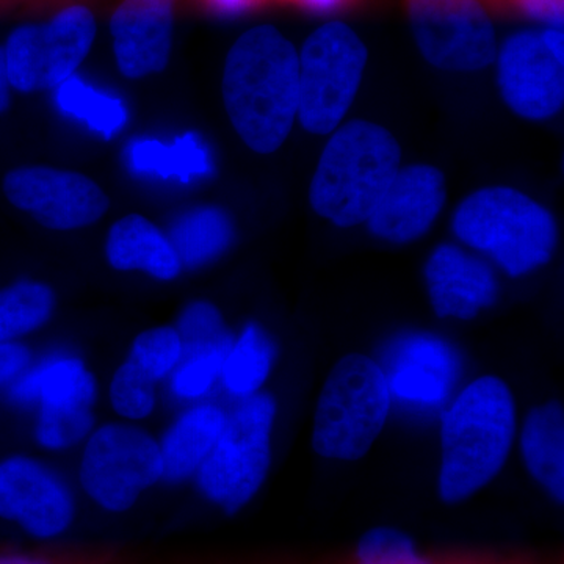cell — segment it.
<instances>
[{"mask_svg": "<svg viewBox=\"0 0 564 564\" xmlns=\"http://www.w3.org/2000/svg\"><path fill=\"white\" fill-rule=\"evenodd\" d=\"M226 115L239 139L273 154L299 118V51L274 25L242 33L226 55L221 77Z\"/></svg>", "mask_w": 564, "mask_h": 564, "instance_id": "1", "label": "cell"}, {"mask_svg": "<svg viewBox=\"0 0 564 564\" xmlns=\"http://www.w3.org/2000/svg\"><path fill=\"white\" fill-rule=\"evenodd\" d=\"M402 166V148L378 122L350 120L329 133L313 181L310 203L337 226L366 225Z\"/></svg>", "mask_w": 564, "mask_h": 564, "instance_id": "2", "label": "cell"}, {"mask_svg": "<svg viewBox=\"0 0 564 564\" xmlns=\"http://www.w3.org/2000/svg\"><path fill=\"white\" fill-rule=\"evenodd\" d=\"M516 433L513 393L500 378L481 377L459 392L441 425L440 492L462 502L502 470Z\"/></svg>", "mask_w": 564, "mask_h": 564, "instance_id": "3", "label": "cell"}, {"mask_svg": "<svg viewBox=\"0 0 564 564\" xmlns=\"http://www.w3.org/2000/svg\"><path fill=\"white\" fill-rule=\"evenodd\" d=\"M452 231L463 247L485 256L511 278L547 265L558 245V223L552 212L508 185L467 195L456 206Z\"/></svg>", "mask_w": 564, "mask_h": 564, "instance_id": "4", "label": "cell"}, {"mask_svg": "<svg viewBox=\"0 0 564 564\" xmlns=\"http://www.w3.org/2000/svg\"><path fill=\"white\" fill-rule=\"evenodd\" d=\"M392 397L380 364L347 355L333 367L315 410L313 445L323 458L356 462L383 432Z\"/></svg>", "mask_w": 564, "mask_h": 564, "instance_id": "5", "label": "cell"}, {"mask_svg": "<svg viewBox=\"0 0 564 564\" xmlns=\"http://www.w3.org/2000/svg\"><path fill=\"white\" fill-rule=\"evenodd\" d=\"M369 50L350 25L329 21L315 29L299 52V118L304 131L329 135L350 111Z\"/></svg>", "mask_w": 564, "mask_h": 564, "instance_id": "6", "label": "cell"}, {"mask_svg": "<svg viewBox=\"0 0 564 564\" xmlns=\"http://www.w3.org/2000/svg\"><path fill=\"white\" fill-rule=\"evenodd\" d=\"M274 419L276 402L262 392L228 414L217 444L195 475L204 499L236 513L259 492L272 464Z\"/></svg>", "mask_w": 564, "mask_h": 564, "instance_id": "7", "label": "cell"}, {"mask_svg": "<svg viewBox=\"0 0 564 564\" xmlns=\"http://www.w3.org/2000/svg\"><path fill=\"white\" fill-rule=\"evenodd\" d=\"M159 440L131 423H107L87 437L79 464L82 489L107 513L131 510L163 481Z\"/></svg>", "mask_w": 564, "mask_h": 564, "instance_id": "8", "label": "cell"}, {"mask_svg": "<svg viewBox=\"0 0 564 564\" xmlns=\"http://www.w3.org/2000/svg\"><path fill=\"white\" fill-rule=\"evenodd\" d=\"M96 39L88 7H65L43 24L14 29L2 46L11 90L21 95L52 91L77 74Z\"/></svg>", "mask_w": 564, "mask_h": 564, "instance_id": "9", "label": "cell"}, {"mask_svg": "<svg viewBox=\"0 0 564 564\" xmlns=\"http://www.w3.org/2000/svg\"><path fill=\"white\" fill-rule=\"evenodd\" d=\"M415 46L447 73H477L494 65L496 29L481 0H406Z\"/></svg>", "mask_w": 564, "mask_h": 564, "instance_id": "10", "label": "cell"}, {"mask_svg": "<svg viewBox=\"0 0 564 564\" xmlns=\"http://www.w3.org/2000/svg\"><path fill=\"white\" fill-rule=\"evenodd\" d=\"M2 192L14 209L50 231L70 232L96 225L110 198L87 174L47 165H21L3 176Z\"/></svg>", "mask_w": 564, "mask_h": 564, "instance_id": "11", "label": "cell"}, {"mask_svg": "<svg viewBox=\"0 0 564 564\" xmlns=\"http://www.w3.org/2000/svg\"><path fill=\"white\" fill-rule=\"evenodd\" d=\"M496 80L508 109L527 121H547L564 106V57L543 31L516 32L497 50Z\"/></svg>", "mask_w": 564, "mask_h": 564, "instance_id": "12", "label": "cell"}, {"mask_svg": "<svg viewBox=\"0 0 564 564\" xmlns=\"http://www.w3.org/2000/svg\"><path fill=\"white\" fill-rule=\"evenodd\" d=\"M77 507L69 485L50 464L14 454L0 459V519L39 540L61 536Z\"/></svg>", "mask_w": 564, "mask_h": 564, "instance_id": "13", "label": "cell"}, {"mask_svg": "<svg viewBox=\"0 0 564 564\" xmlns=\"http://www.w3.org/2000/svg\"><path fill=\"white\" fill-rule=\"evenodd\" d=\"M386 383L392 400L415 411H430L447 402L459 380L458 352L441 337L408 333L386 347Z\"/></svg>", "mask_w": 564, "mask_h": 564, "instance_id": "14", "label": "cell"}, {"mask_svg": "<svg viewBox=\"0 0 564 564\" xmlns=\"http://www.w3.org/2000/svg\"><path fill=\"white\" fill-rule=\"evenodd\" d=\"M447 203L445 174L429 163L400 166L377 209L366 221L377 239L393 245L422 239Z\"/></svg>", "mask_w": 564, "mask_h": 564, "instance_id": "15", "label": "cell"}, {"mask_svg": "<svg viewBox=\"0 0 564 564\" xmlns=\"http://www.w3.org/2000/svg\"><path fill=\"white\" fill-rule=\"evenodd\" d=\"M177 0H121L110 18L115 62L126 79L161 74L173 50Z\"/></svg>", "mask_w": 564, "mask_h": 564, "instance_id": "16", "label": "cell"}, {"mask_svg": "<svg viewBox=\"0 0 564 564\" xmlns=\"http://www.w3.org/2000/svg\"><path fill=\"white\" fill-rule=\"evenodd\" d=\"M425 282L434 314L473 321L499 296V280L484 256L462 245L434 248L425 263Z\"/></svg>", "mask_w": 564, "mask_h": 564, "instance_id": "17", "label": "cell"}, {"mask_svg": "<svg viewBox=\"0 0 564 564\" xmlns=\"http://www.w3.org/2000/svg\"><path fill=\"white\" fill-rule=\"evenodd\" d=\"M98 395L95 375L79 356L54 352L33 361L9 389L11 402L36 413L93 411Z\"/></svg>", "mask_w": 564, "mask_h": 564, "instance_id": "18", "label": "cell"}, {"mask_svg": "<svg viewBox=\"0 0 564 564\" xmlns=\"http://www.w3.org/2000/svg\"><path fill=\"white\" fill-rule=\"evenodd\" d=\"M104 254L111 269L143 273L159 282H172L184 272L169 232L140 214H128L110 226Z\"/></svg>", "mask_w": 564, "mask_h": 564, "instance_id": "19", "label": "cell"}, {"mask_svg": "<svg viewBox=\"0 0 564 564\" xmlns=\"http://www.w3.org/2000/svg\"><path fill=\"white\" fill-rule=\"evenodd\" d=\"M129 172L144 180L174 181L191 185L215 173L214 154L199 133L188 131L172 141L137 137L124 151Z\"/></svg>", "mask_w": 564, "mask_h": 564, "instance_id": "20", "label": "cell"}, {"mask_svg": "<svg viewBox=\"0 0 564 564\" xmlns=\"http://www.w3.org/2000/svg\"><path fill=\"white\" fill-rule=\"evenodd\" d=\"M228 414L214 403H195L166 429L161 445L163 480L182 484L195 478L225 429Z\"/></svg>", "mask_w": 564, "mask_h": 564, "instance_id": "21", "label": "cell"}, {"mask_svg": "<svg viewBox=\"0 0 564 564\" xmlns=\"http://www.w3.org/2000/svg\"><path fill=\"white\" fill-rule=\"evenodd\" d=\"M169 237L184 270H198L217 262L232 247L236 226L223 207L202 204L177 215Z\"/></svg>", "mask_w": 564, "mask_h": 564, "instance_id": "22", "label": "cell"}, {"mask_svg": "<svg viewBox=\"0 0 564 564\" xmlns=\"http://www.w3.org/2000/svg\"><path fill=\"white\" fill-rule=\"evenodd\" d=\"M522 456L530 475L556 500L564 492V415L558 403L541 404L527 415Z\"/></svg>", "mask_w": 564, "mask_h": 564, "instance_id": "23", "label": "cell"}, {"mask_svg": "<svg viewBox=\"0 0 564 564\" xmlns=\"http://www.w3.org/2000/svg\"><path fill=\"white\" fill-rule=\"evenodd\" d=\"M52 93L62 115L104 140L120 135L131 120L128 106L120 96L95 87L79 74L70 76Z\"/></svg>", "mask_w": 564, "mask_h": 564, "instance_id": "24", "label": "cell"}, {"mask_svg": "<svg viewBox=\"0 0 564 564\" xmlns=\"http://www.w3.org/2000/svg\"><path fill=\"white\" fill-rule=\"evenodd\" d=\"M276 347L259 323H248L223 362L220 381L226 392L245 400L261 392L272 373Z\"/></svg>", "mask_w": 564, "mask_h": 564, "instance_id": "25", "label": "cell"}, {"mask_svg": "<svg viewBox=\"0 0 564 564\" xmlns=\"http://www.w3.org/2000/svg\"><path fill=\"white\" fill-rule=\"evenodd\" d=\"M57 295L47 282L18 280L0 288V344L22 343L51 322Z\"/></svg>", "mask_w": 564, "mask_h": 564, "instance_id": "26", "label": "cell"}, {"mask_svg": "<svg viewBox=\"0 0 564 564\" xmlns=\"http://www.w3.org/2000/svg\"><path fill=\"white\" fill-rule=\"evenodd\" d=\"M234 340L229 333L218 339L184 345L180 366L170 377V391L177 400L198 402L220 381L223 362Z\"/></svg>", "mask_w": 564, "mask_h": 564, "instance_id": "27", "label": "cell"}, {"mask_svg": "<svg viewBox=\"0 0 564 564\" xmlns=\"http://www.w3.org/2000/svg\"><path fill=\"white\" fill-rule=\"evenodd\" d=\"M182 356L184 344L176 326L162 325L141 332L132 340L126 359L159 384L172 377Z\"/></svg>", "mask_w": 564, "mask_h": 564, "instance_id": "28", "label": "cell"}, {"mask_svg": "<svg viewBox=\"0 0 564 564\" xmlns=\"http://www.w3.org/2000/svg\"><path fill=\"white\" fill-rule=\"evenodd\" d=\"M109 400L115 413L122 419L132 422L143 421L154 413L158 404V383L124 359L111 377Z\"/></svg>", "mask_w": 564, "mask_h": 564, "instance_id": "29", "label": "cell"}, {"mask_svg": "<svg viewBox=\"0 0 564 564\" xmlns=\"http://www.w3.org/2000/svg\"><path fill=\"white\" fill-rule=\"evenodd\" d=\"M351 564H433L415 551L406 534L375 529L359 541Z\"/></svg>", "mask_w": 564, "mask_h": 564, "instance_id": "30", "label": "cell"}, {"mask_svg": "<svg viewBox=\"0 0 564 564\" xmlns=\"http://www.w3.org/2000/svg\"><path fill=\"white\" fill-rule=\"evenodd\" d=\"M95 430V413H36L35 440L46 451L62 452L87 440Z\"/></svg>", "mask_w": 564, "mask_h": 564, "instance_id": "31", "label": "cell"}, {"mask_svg": "<svg viewBox=\"0 0 564 564\" xmlns=\"http://www.w3.org/2000/svg\"><path fill=\"white\" fill-rule=\"evenodd\" d=\"M174 326L180 332L184 345L207 343L231 333L220 310L206 300L187 304Z\"/></svg>", "mask_w": 564, "mask_h": 564, "instance_id": "32", "label": "cell"}, {"mask_svg": "<svg viewBox=\"0 0 564 564\" xmlns=\"http://www.w3.org/2000/svg\"><path fill=\"white\" fill-rule=\"evenodd\" d=\"M0 564H126V560L113 551L51 552H0Z\"/></svg>", "mask_w": 564, "mask_h": 564, "instance_id": "33", "label": "cell"}, {"mask_svg": "<svg viewBox=\"0 0 564 564\" xmlns=\"http://www.w3.org/2000/svg\"><path fill=\"white\" fill-rule=\"evenodd\" d=\"M32 362L31 348L24 343L0 344V392H9Z\"/></svg>", "mask_w": 564, "mask_h": 564, "instance_id": "34", "label": "cell"}, {"mask_svg": "<svg viewBox=\"0 0 564 564\" xmlns=\"http://www.w3.org/2000/svg\"><path fill=\"white\" fill-rule=\"evenodd\" d=\"M510 2L530 20L543 22L547 28L563 29L564 0H510Z\"/></svg>", "mask_w": 564, "mask_h": 564, "instance_id": "35", "label": "cell"}, {"mask_svg": "<svg viewBox=\"0 0 564 564\" xmlns=\"http://www.w3.org/2000/svg\"><path fill=\"white\" fill-rule=\"evenodd\" d=\"M263 0H206L207 6L217 13L226 14V17H236L245 11L254 9L256 6Z\"/></svg>", "mask_w": 564, "mask_h": 564, "instance_id": "36", "label": "cell"}, {"mask_svg": "<svg viewBox=\"0 0 564 564\" xmlns=\"http://www.w3.org/2000/svg\"><path fill=\"white\" fill-rule=\"evenodd\" d=\"M11 85L3 63L2 46H0V117L9 110L11 104Z\"/></svg>", "mask_w": 564, "mask_h": 564, "instance_id": "37", "label": "cell"}, {"mask_svg": "<svg viewBox=\"0 0 564 564\" xmlns=\"http://www.w3.org/2000/svg\"><path fill=\"white\" fill-rule=\"evenodd\" d=\"M304 9L317 11V13H329L343 7L348 0H293Z\"/></svg>", "mask_w": 564, "mask_h": 564, "instance_id": "38", "label": "cell"}, {"mask_svg": "<svg viewBox=\"0 0 564 564\" xmlns=\"http://www.w3.org/2000/svg\"><path fill=\"white\" fill-rule=\"evenodd\" d=\"M455 564H497V563H489V562H459V563H455Z\"/></svg>", "mask_w": 564, "mask_h": 564, "instance_id": "39", "label": "cell"}, {"mask_svg": "<svg viewBox=\"0 0 564 564\" xmlns=\"http://www.w3.org/2000/svg\"><path fill=\"white\" fill-rule=\"evenodd\" d=\"M0 2H21V0H0Z\"/></svg>", "mask_w": 564, "mask_h": 564, "instance_id": "40", "label": "cell"}]
</instances>
